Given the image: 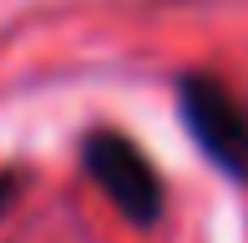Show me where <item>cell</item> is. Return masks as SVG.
I'll return each mask as SVG.
<instances>
[{
	"instance_id": "obj_3",
	"label": "cell",
	"mask_w": 248,
	"mask_h": 243,
	"mask_svg": "<svg viewBox=\"0 0 248 243\" xmlns=\"http://www.w3.org/2000/svg\"><path fill=\"white\" fill-rule=\"evenodd\" d=\"M10 197H16V178H0V213H5Z\"/></svg>"
},
{
	"instance_id": "obj_1",
	"label": "cell",
	"mask_w": 248,
	"mask_h": 243,
	"mask_svg": "<svg viewBox=\"0 0 248 243\" xmlns=\"http://www.w3.org/2000/svg\"><path fill=\"white\" fill-rule=\"evenodd\" d=\"M177 117L213 167H223L233 182H248V106L228 81L208 71L177 76Z\"/></svg>"
},
{
	"instance_id": "obj_2",
	"label": "cell",
	"mask_w": 248,
	"mask_h": 243,
	"mask_svg": "<svg viewBox=\"0 0 248 243\" xmlns=\"http://www.w3.org/2000/svg\"><path fill=\"white\" fill-rule=\"evenodd\" d=\"M81 167L101 193L117 203V213L137 228H152L162 218V178H157L152 157L137 147L132 137H122L117 127H96L81 137Z\"/></svg>"
}]
</instances>
